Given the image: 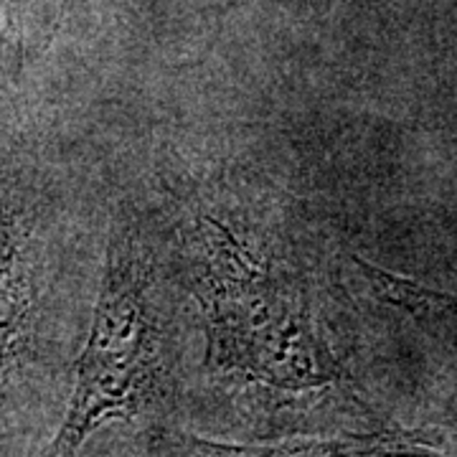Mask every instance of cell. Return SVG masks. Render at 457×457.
<instances>
[{"label": "cell", "mask_w": 457, "mask_h": 457, "mask_svg": "<svg viewBox=\"0 0 457 457\" xmlns=\"http://www.w3.org/2000/svg\"><path fill=\"white\" fill-rule=\"evenodd\" d=\"M191 246L194 293L206 315V366L287 394L341 381L303 279L213 216L198 219Z\"/></svg>", "instance_id": "6da1fadb"}, {"label": "cell", "mask_w": 457, "mask_h": 457, "mask_svg": "<svg viewBox=\"0 0 457 457\" xmlns=\"http://www.w3.org/2000/svg\"><path fill=\"white\" fill-rule=\"evenodd\" d=\"M150 279V262L137 239L128 231L112 237L74 392L44 457H77L99 427L132 420L163 399L165 338Z\"/></svg>", "instance_id": "7a4b0ae2"}, {"label": "cell", "mask_w": 457, "mask_h": 457, "mask_svg": "<svg viewBox=\"0 0 457 457\" xmlns=\"http://www.w3.org/2000/svg\"><path fill=\"white\" fill-rule=\"evenodd\" d=\"M33 312L31 213L0 183V389Z\"/></svg>", "instance_id": "3957f363"}, {"label": "cell", "mask_w": 457, "mask_h": 457, "mask_svg": "<svg viewBox=\"0 0 457 457\" xmlns=\"http://www.w3.org/2000/svg\"><path fill=\"white\" fill-rule=\"evenodd\" d=\"M170 457H442L420 442L396 435H363L345 440H293L282 445H219L180 437L168 445Z\"/></svg>", "instance_id": "277c9868"}, {"label": "cell", "mask_w": 457, "mask_h": 457, "mask_svg": "<svg viewBox=\"0 0 457 457\" xmlns=\"http://www.w3.org/2000/svg\"><path fill=\"white\" fill-rule=\"evenodd\" d=\"M353 264L359 267L361 278L369 285V293L378 303L407 311L417 318H457V295L432 290L417 279L392 275L363 257H353Z\"/></svg>", "instance_id": "5b68a950"}]
</instances>
